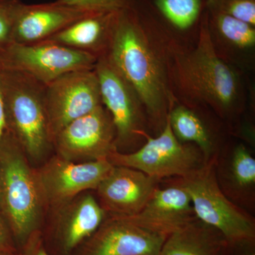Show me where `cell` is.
<instances>
[{
  "mask_svg": "<svg viewBox=\"0 0 255 255\" xmlns=\"http://www.w3.org/2000/svg\"><path fill=\"white\" fill-rule=\"evenodd\" d=\"M208 24L212 38H220L230 48L248 51L255 46V26L214 10L207 9Z\"/></svg>",
  "mask_w": 255,
  "mask_h": 255,
  "instance_id": "obj_19",
  "label": "cell"
},
{
  "mask_svg": "<svg viewBox=\"0 0 255 255\" xmlns=\"http://www.w3.org/2000/svg\"><path fill=\"white\" fill-rule=\"evenodd\" d=\"M166 63L176 99L179 96L189 103L211 106L221 115L233 113L241 105V79L215 48L206 9L199 22L195 46L188 49L167 38Z\"/></svg>",
  "mask_w": 255,
  "mask_h": 255,
  "instance_id": "obj_2",
  "label": "cell"
},
{
  "mask_svg": "<svg viewBox=\"0 0 255 255\" xmlns=\"http://www.w3.org/2000/svg\"><path fill=\"white\" fill-rule=\"evenodd\" d=\"M141 136L146 142L140 149L131 153L116 149L107 159L114 166L137 169L157 181L173 176L185 177L204 165L199 148L178 140L168 115L158 136L151 137L147 131L141 132Z\"/></svg>",
  "mask_w": 255,
  "mask_h": 255,
  "instance_id": "obj_6",
  "label": "cell"
},
{
  "mask_svg": "<svg viewBox=\"0 0 255 255\" xmlns=\"http://www.w3.org/2000/svg\"><path fill=\"white\" fill-rule=\"evenodd\" d=\"M228 245L219 231L196 219L167 236L159 255H223Z\"/></svg>",
  "mask_w": 255,
  "mask_h": 255,
  "instance_id": "obj_18",
  "label": "cell"
},
{
  "mask_svg": "<svg viewBox=\"0 0 255 255\" xmlns=\"http://www.w3.org/2000/svg\"><path fill=\"white\" fill-rule=\"evenodd\" d=\"M206 8L255 26V0H207Z\"/></svg>",
  "mask_w": 255,
  "mask_h": 255,
  "instance_id": "obj_23",
  "label": "cell"
},
{
  "mask_svg": "<svg viewBox=\"0 0 255 255\" xmlns=\"http://www.w3.org/2000/svg\"><path fill=\"white\" fill-rule=\"evenodd\" d=\"M0 196H1V187H0Z\"/></svg>",
  "mask_w": 255,
  "mask_h": 255,
  "instance_id": "obj_31",
  "label": "cell"
},
{
  "mask_svg": "<svg viewBox=\"0 0 255 255\" xmlns=\"http://www.w3.org/2000/svg\"><path fill=\"white\" fill-rule=\"evenodd\" d=\"M0 255H11L7 254V253H2V252H0Z\"/></svg>",
  "mask_w": 255,
  "mask_h": 255,
  "instance_id": "obj_29",
  "label": "cell"
},
{
  "mask_svg": "<svg viewBox=\"0 0 255 255\" xmlns=\"http://www.w3.org/2000/svg\"><path fill=\"white\" fill-rule=\"evenodd\" d=\"M207 0H147L154 12L165 25L187 31L199 23Z\"/></svg>",
  "mask_w": 255,
  "mask_h": 255,
  "instance_id": "obj_21",
  "label": "cell"
},
{
  "mask_svg": "<svg viewBox=\"0 0 255 255\" xmlns=\"http://www.w3.org/2000/svg\"><path fill=\"white\" fill-rule=\"evenodd\" d=\"M113 167L107 159L75 162L55 156L36 170L45 204L63 207L80 193L97 189Z\"/></svg>",
  "mask_w": 255,
  "mask_h": 255,
  "instance_id": "obj_11",
  "label": "cell"
},
{
  "mask_svg": "<svg viewBox=\"0 0 255 255\" xmlns=\"http://www.w3.org/2000/svg\"><path fill=\"white\" fill-rule=\"evenodd\" d=\"M117 13H90L46 41L90 53L98 59L105 55L108 49Z\"/></svg>",
  "mask_w": 255,
  "mask_h": 255,
  "instance_id": "obj_17",
  "label": "cell"
},
{
  "mask_svg": "<svg viewBox=\"0 0 255 255\" xmlns=\"http://www.w3.org/2000/svg\"><path fill=\"white\" fill-rule=\"evenodd\" d=\"M242 255H255L253 253H246V254H243Z\"/></svg>",
  "mask_w": 255,
  "mask_h": 255,
  "instance_id": "obj_30",
  "label": "cell"
},
{
  "mask_svg": "<svg viewBox=\"0 0 255 255\" xmlns=\"http://www.w3.org/2000/svg\"><path fill=\"white\" fill-rule=\"evenodd\" d=\"M92 12L95 11L60 4L57 1L33 4L21 2L13 26L11 43L32 44L46 41Z\"/></svg>",
  "mask_w": 255,
  "mask_h": 255,
  "instance_id": "obj_14",
  "label": "cell"
},
{
  "mask_svg": "<svg viewBox=\"0 0 255 255\" xmlns=\"http://www.w3.org/2000/svg\"><path fill=\"white\" fill-rule=\"evenodd\" d=\"M230 177L239 189H249L255 184V159L247 147L240 144L233 150L229 167Z\"/></svg>",
  "mask_w": 255,
  "mask_h": 255,
  "instance_id": "obj_22",
  "label": "cell"
},
{
  "mask_svg": "<svg viewBox=\"0 0 255 255\" xmlns=\"http://www.w3.org/2000/svg\"><path fill=\"white\" fill-rule=\"evenodd\" d=\"M157 182L137 169L114 166L97 188L101 206L112 216H133L150 199Z\"/></svg>",
  "mask_w": 255,
  "mask_h": 255,
  "instance_id": "obj_13",
  "label": "cell"
},
{
  "mask_svg": "<svg viewBox=\"0 0 255 255\" xmlns=\"http://www.w3.org/2000/svg\"><path fill=\"white\" fill-rule=\"evenodd\" d=\"M188 193L196 218L219 231L228 244L253 243L254 219L231 202L221 190L211 159L179 183Z\"/></svg>",
  "mask_w": 255,
  "mask_h": 255,
  "instance_id": "obj_5",
  "label": "cell"
},
{
  "mask_svg": "<svg viewBox=\"0 0 255 255\" xmlns=\"http://www.w3.org/2000/svg\"><path fill=\"white\" fill-rule=\"evenodd\" d=\"M60 4L68 5L89 11L104 12L118 11L131 7L135 0H55Z\"/></svg>",
  "mask_w": 255,
  "mask_h": 255,
  "instance_id": "obj_24",
  "label": "cell"
},
{
  "mask_svg": "<svg viewBox=\"0 0 255 255\" xmlns=\"http://www.w3.org/2000/svg\"><path fill=\"white\" fill-rule=\"evenodd\" d=\"M95 70L100 82L102 105L110 114L116 130V146L132 145L142 138L145 110L131 85L105 56L97 59Z\"/></svg>",
  "mask_w": 255,
  "mask_h": 255,
  "instance_id": "obj_9",
  "label": "cell"
},
{
  "mask_svg": "<svg viewBox=\"0 0 255 255\" xmlns=\"http://www.w3.org/2000/svg\"><path fill=\"white\" fill-rule=\"evenodd\" d=\"M58 155L75 162L108 159L117 148L116 130L107 109L101 105L77 119L53 137Z\"/></svg>",
  "mask_w": 255,
  "mask_h": 255,
  "instance_id": "obj_10",
  "label": "cell"
},
{
  "mask_svg": "<svg viewBox=\"0 0 255 255\" xmlns=\"http://www.w3.org/2000/svg\"><path fill=\"white\" fill-rule=\"evenodd\" d=\"M65 206L55 231V241L64 255H70L99 229L105 221V211L90 194L79 195Z\"/></svg>",
  "mask_w": 255,
  "mask_h": 255,
  "instance_id": "obj_16",
  "label": "cell"
},
{
  "mask_svg": "<svg viewBox=\"0 0 255 255\" xmlns=\"http://www.w3.org/2000/svg\"><path fill=\"white\" fill-rule=\"evenodd\" d=\"M167 26L147 0H135L131 7L117 11L105 55L136 92L149 123L157 130L165 125L177 102L167 74Z\"/></svg>",
  "mask_w": 255,
  "mask_h": 255,
  "instance_id": "obj_1",
  "label": "cell"
},
{
  "mask_svg": "<svg viewBox=\"0 0 255 255\" xmlns=\"http://www.w3.org/2000/svg\"><path fill=\"white\" fill-rule=\"evenodd\" d=\"M9 131L6 123V114H5L4 101L0 90V143L2 141L5 134Z\"/></svg>",
  "mask_w": 255,
  "mask_h": 255,
  "instance_id": "obj_28",
  "label": "cell"
},
{
  "mask_svg": "<svg viewBox=\"0 0 255 255\" xmlns=\"http://www.w3.org/2000/svg\"><path fill=\"white\" fill-rule=\"evenodd\" d=\"M20 0H0V48L11 43V33Z\"/></svg>",
  "mask_w": 255,
  "mask_h": 255,
  "instance_id": "obj_25",
  "label": "cell"
},
{
  "mask_svg": "<svg viewBox=\"0 0 255 255\" xmlns=\"http://www.w3.org/2000/svg\"><path fill=\"white\" fill-rule=\"evenodd\" d=\"M45 102L53 139L68 124L103 105L95 69L69 72L55 79L46 86Z\"/></svg>",
  "mask_w": 255,
  "mask_h": 255,
  "instance_id": "obj_8",
  "label": "cell"
},
{
  "mask_svg": "<svg viewBox=\"0 0 255 255\" xmlns=\"http://www.w3.org/2000/svg\"><path fill=\"white\" fill-rule=\"evenodd\" d=\"M17 251V246L9 226L2 215L0 214V252L14 255Z\"/></svg>",
  "mask_w": 255,
  "mask_h": 255,
  "instance_id": "obj_27",
  "label": "cell"
},
{
  "mask_svg": "<svg viewBox=\"0 0 255 255\" xmlns=\"http://www.w3.org/2000/svg\"><path fill=\"white\" fill-rule=\"evenodd\" d=\"M11 255H52L45 246L41 233L37 231L28 238L26 243Z\"/></svg>",
  "mask_w": 255,
  "mask_h": 255,
  "instance_id": "obj_26",
  "label": "cell"
},
{
  "mask_svg": "<svg viewBox=\"0 0 255 255\" xmlns=\"http://www.w3.org/2000/svg\"><path fill=\"white\" fill-rule=\"evenodd\" d=\"M168 117L174 135L181 142L196 144L206 162L213 152V142L207 128L194 112L183 105L171 107Z\"/></svg>",
  "mask_w": 255,
  "mask_h": 255,
  "instance_id": "obj_20",
  "label": "cell"
},
{
  "mask_svg": "<svg viewBox=\"0 0 255 255\" xmlns=\"http://www.w3.org/2000/svg\"><path fill=\"white\" fill-rule=\"evenodd\" d=\"M119 217L166 237L197 219L190 196L179 184L157 188L140 212Z\"/></svg>",
  "mask_w": 255,
  "mask_h": 255,
  "instance_id": "obj_15",
  "label": "cell"
},
{
  "mask_svg": "<svg viewBox=\"0 0 255 255\" xmlns=\"http://www.w3.org/2000/svg\"><path fill=\"white\" fill-rule=\"evenodd\" d=\"M21 147L9 131L0 143V214L12 232L18 250L38 231L45 204L37 179Z\"/></svg>",
  "mask_w": 255,
  "mask_h": 255,
  "instance_id": "obj_3",
  "label": "cell"
},
{
  "mask_svg": "<svg viewBox=\"0 0 255 255\" xmlns=\"http://www.w3.org/2000/svg\"><path fill=\"white\" fill-rule=\"evenodd\" d=\"M166 237L119 216L104 221L79 255H159Z\"/></svg>",
  "mask_w": 255,
  "mask_h": 255,
  "instance_id": "obj_12",
  "label": "cell"
},
{
  "mask_svg": "<svg viewBox=\"0 0 255 255\" xmlns=\"http://www.w3.org/2000/svg\"><path fill=\"white\" fill-rule=\"evenodd\" d=\"M8 130L26 155L41 158L53 146L45 102L46 85L25 74L0 70Z\"/></svg>",
  "mask_w": 255,
  "mask_h": 255,
  "instance_id": "obj_4",
  "label": "cell"
},
{
  "mask_svg": "<svg viewBox=\"0 0 255 255\" xmlns=\"http://www.w3.org/2000/svg\"><path fill=\"white\" fill-rule=\"evenodd\" d=\"M97 61L95 55L48 41L0 48V70L25 74L46 86L69 72L93 70Z\"/></svg>",
  "mask_w": 255,
  "mask_h": 255,
  "instance_id": "obj_7",
  "label": "cell"
}]
</instances>
